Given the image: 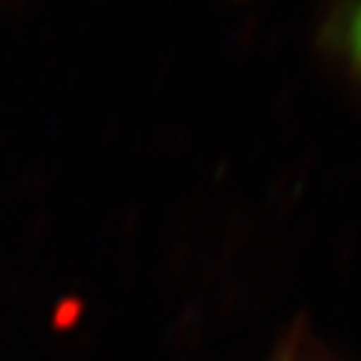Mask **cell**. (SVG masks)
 Instances as JSON below:
<instances>
[{"label": "cell", "instance_id": "cell-1", "mask_svg": "<svg viewBox=\"0 0 361 361\" xmlns=\"http://www.w3.org/2000/svg\"><path fill=\"white\" fill-rule=\"evenodd\" d=\"M322 45L361 85V0H334L322 25Z\"/></svg>", "mask_w": 361, "mask_h": 361}]
</instances>
